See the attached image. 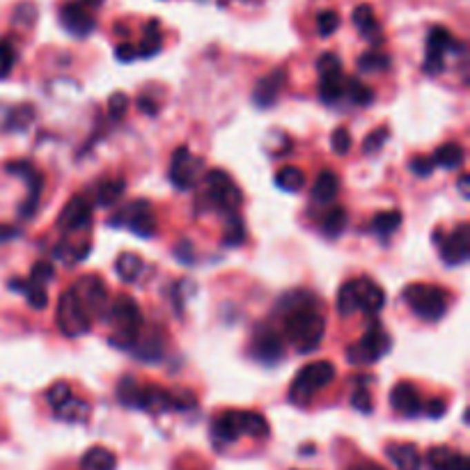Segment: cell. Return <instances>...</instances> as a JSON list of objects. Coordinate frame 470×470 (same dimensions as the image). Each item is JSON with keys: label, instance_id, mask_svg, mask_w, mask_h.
Instances as JSON below:
<instances>
[{"label": "cell", "instance_id": "cb8c5ba5", "mask_svg": "<svg viewBox=\"0 0 470 470\" xmlns=\"http://www.w3.org/2000/svg\"><path fill=\"white\" fill-rule=\"evenodd\" d=\"M81 468L83 470H115L117 468V457L106 447H90L88 452L81 457Z\"/></svg>", "mask_w": 470, "mask_h": 470}, {"label": "cell", "instance_id": "6da1fadb", "mask_svg": "<svg viewBox=\"0 0 470 470\" xmlns=\"http://www.w3.org/2000/svg\"><path fill=\"white\" fill-rule=\"evenodd\" d=\"M298 303H291L284 315V335L296 346L298 353L317 351L326 333V317L319 310L317 298L296 294Z\"/></svg>", "mask_w": 470, "mask_h": 470}, {"label": "cell", "instance_id": "603a6c76", "mask_svg": "<svg viewBox=\"0 0 470 470\" xmlns=\"http://www.w3.org/2000/svg\"><path fill=\"white\" fill-rule=\"evenodd\" d=\"M353 23L358 28V32L365 37L367 41H372V44H381L383 41V35H381V28L376 23L374 19V12L369 5H358L353 10Z\"/></svg>", "mask_w": 470, "mask_h": 470}, {"label": "cell", "instance_id": "681fc988", "mask_svg": "<svg viewBox=\"0 0 470 470\" xmlns=\"http://www.w3.org/2000/svg\"><path fill=\"white\" fill-rule=\"evenodd\" d=\"M244 239H246L244 225H241V220L237 218V213H232V225L227 227L225 232V246H239L244 244Z\"/></svg>", "mask_w": 470, "mask_h": 470}, {"label": "cell", "instance_id": "9f6ffc18", "mask_svg": "<svg viewBox=\"0 0 470 470\" xmlns=\"http://www.w3.org/2000/svg\"><path fill=\"white\" fill-rule=\"evenodd\" d=\"M349 470H386V468H381L379 464H372V461H360V464H353Z\"/></svg>", "mask_w": 470, "mask_h": 470}, {"label": "cell", "instance_id": "30bf717a", "mask_svg": "<svg viewBox=\"0 0 470 470\" xmlns=\"http://www.w3.org/2000/svg\"><path fill=\"white\" fill-rule=\"evenodd\" d=\"M74 291L81 301L83 310L88 312V317H101L106 301H108V291H106V284L101 277L97 275H85L74 284Z\"/></svg>", "mask_w": 470, "mask_h": 470}, {"label": "cell", "instance_id": "680465c9", "mask_svg": "<svg viewBox=\"0 0 470 470\" xmlns=\"http://www.w3.org/2000/svg\"><path fill=\"white\" fill-rule=\"evenodd\" d=\"M468 184H470V177H468V175H461V177H459V190H461V195H464V197H470Z\"/></svg>", "mask_w": 470, "mask_h": 470}, {"label": "cell", "instance_id": "ffe728a7", "mask_svg": "<svg viewBox=\"0 0 470 470\" xmlns=\"http://www.w3.org/2000/svg\"><path fill=\"white\" fill-rule=\"evenodd\" d=\"M355 294H358V310L367 312V315H376L383 310L386 303V294L376 282H372L369 277H358L355 280Z\"/></svg>", "mask_w": 470, "mask_h": 470}, {"label": "cell", "instance_id": "7a4b0ae2", "mask_svg": "<svg viewBox=\"0 0 470 470\" xmlns=\"http://www.w3.org/2000/svg\"><path fill=\"white\" fill-rule=\"evenodd\" d=\"M108 322L112 329L110 342L115 346H133L140 337L142 315L138 303L129 294H119L110 305Z\"/></svg>", "mask_w": 470, "mask_h": 470}, {"label": "cell", "instance_id": "74e56055", "mask_svg": "<svg viewBox=\"0 0 470 470\" xmlns=\"http://www.w3.org/2000/svg\"><path fill=\"white\" fill-rule=\"evenodd\" d=\"M344 95V78H322L319 83V97L326 104H335Z\"/></svg>", "mask_w": 470, "mask_h": 470}, {"label": "cell", "instance_id": "ba28073f", "mask_svg": "<svg viewBox=\"0 0 470 470\" xmlns=\"http://www.w3.org/2000/svg\"><path fill=\"white\" fill-rule=\"evenodd\" d=\"M206 195H209L213 206L227 213H237L241 202H244L239 186L230 179L225 170H213V173L206 175Z\"/></svg>", "mask_w": 470, "mask_h": 470}, {"label": "cell", "instance_id": "c3c4849f", "mask_svg": "<svg viewBox=\"0 0 470 470\" xmlns=\"http://www.w3.org/2000/svg\"><path fill=\"white\" fill-rule=\"evenodd\" d=\"M53 275H55L53 266L48 264V262H35L32 271H30V282L41 284V287H44L48 280H53Z\"/></svg>", "mask_w": 470, "mask_h": 470}, {"label": "cell", "instance_id": "4316f807", "mask_svg": "<svg viewBox=\"0 0 470 470\" xmlns=\"http://www.w3.org/2000/svg\"><path fill=\"white\" fill-rule=\"evenodd\" d=\"M10 287H12V289H17V291H23L32 310H44V308H46L48 296H46V291L41 289V284H35V282H30V280H28V282H23V280H12V282H10Z\"/></svg>", "mask_w": 470, "mask_h": 470}, {"label": "cell", "instance_id": "d4e9b609", "mask_svg": "<svg viewBox=\"0 0 470 470\" xmlns=\"http://www.w3.org/2000/svg\"><path fill=\"white\" fill-rule=\"evenodd\" d=\"M464 147L457 145V142H447V145L438 147L436 154L431 156L433 166H440L445 170H454V168H461V163H464Z\"/></svg>", "mask_w": 470, "mask_h": 470}, {"label": "cell", "instance_id": "4dcf8cb0", "mask_svg": "<svg viewBox=\"0 0 470 470\" xmlns=\"http://www.w3.org/2000/svg\"><path fill=\"white\" fill-rule=\"evenodd\" d=\"M55 413H58L62 420H69V422H83V420H88L90 415V406L83 400L69 397L67 402H62L58 409H55Z\"/></svg>", "mask_w": 470, "mask_h": 470}, {"label": "cell", "instance_id": "8fae6325", "mask_svg": "<svg viewBox=\"0 0 470 470\" xmlns=\"http://www.w3.org/2000/svg\"><path fill=\"white\" fill-rule=\"evenodd\" d=\"M454 46H459L457 39H454L445 28L440 26L431 28L429 37H427V60H424L427 74H440V71H443V55Z\"/></svg>", "mask_w": 470, "mask_h": 470}, {"label": "cell", "instance_id": "d6a6232c", "mask_svg": "<svg viewBox=\"0 0 470 470\" xmlns=\"http://www.w3.org/2000/svg\"><path fill=\"white\" fill-rule=\"evenodd\" d=\"M400 225H402V213L400 211H383V213H376L374 216L369 230H372L374 234H381V237H388V234L395 232Z\"/></svg>", "mask_w": 470, "mask_h": 470}, {"label": "cell", "instance_id": "d590c367", "mask_svg": "<svg viewBox=\"0 0 470 470\" xmlns=\"http://www.w3.org/2000/svg\"><path fill=\"white\" fill-rule=\"evenodd\" d=\"M358 69L365 74H376V71H388L390 69V58L381 51H369L365 55H360Z\"/></svg>", "mask_w": 470, "mask_h": 470}, {"label": "cell", "instance_id": "2e32d148", "mask_svg": "<svg viewBox=\"0 0 470 470\" xmlns=\"http://www.w3.org/2000/svg\"><path fill=\"white\" fill-rule=\"evenodd\" d=\"M90 220H92L90 202L85 200L83 195H74L67 202L65 209H62L60 218H58V225H60V230L74 232V230H83V227H88Z\"/></svg>", "mask_w": 470, "mask_h": 470}, {"label": "cell", "instance_id": "3957f363", "mask_svg": "<svg viewBox=\"0 0 470 470\" xmlns=\"http://www.w3.org/2000/svg\"><path fill=\"white\" fill-rule=\"evenodd\" d=\"M213 436L223 443H234L241 436L253 438H266L268 436V422L260 413L251 411H227L216 422H213Z\"/></svg>", "mask_w": 470, "mask_h": 470}, {"label": "cell", "instance_id": "11a10c76", "mask_svg": "<svg viewBox=\"0 0 470 470\" xmlns=\"http://www.w3.org/2000/svg\"><path fill=\"white\" fill-rule=\"evenodd\" d=\"M188 253H190V246L186 244V241H184V244L179 246V253L175 251V255L184 262V264H190V262H193V255H188Z\"/></svg>", "mask_w": 470, "mask_h": 470}, {"label": "cell", "instance_id": "5b68a950", "mask_svg": "<svg viewBox=\"0 0 470 470\" xmlns=\"http://www.w3.org/2000/svg\"><path fill=\"white\" fill-rule=\"evenodd\" d=\"M404 301L420 319H427V322H436L447 310V294L431 284H409L404 289Z\"/></svg>", "mask_w": 470, "mask_h": 470}, {"label": "cell", "instance_id": "f907efd6", "mask_svg": "<svg viewBox=\"0 0 470 470\" xmlns=\"http://www.w3.org/2000/svg\"><path fill=\"white\" fill-rule=\"evenodd\" d=\"M71 397V388H69V383H65V381H60V383H55V386L48 390L46 393V402L53 406V409H58V406L62 404V402H67Z\"/></svg>", "mask_w": 470, "mask_h": 470}, {"label": "cell", "instance_id": "ac0fdd59", "mask_svg": "<svg viewBox=\"0 0 470 470\" xmlns=\"http://www.w3.org/2000/svg\"><path fill=\"white\" fill-rule=\"evenodd\" d=\"M284 344L282 337L277 335L275 331L271 329H262L257 331V335L253 340V355L262 362H275L282 358Z\"/></svg>", "mask_w": 470, "mask_h": 470}, {"label": "cell", "instance_id": "4fadbf2b", "mask_svg": "<svg viewBox=\"0 0 470 470\" xmlns=\"http://www.w3.org/2000/svg\"><path fill=\"white\" fill-rule=\"evenodd\" d=\"M60 23L74 37H88L95 30V17L85 3H69L60 10Z\"/></svg>", "mask_w": 470, "mask_h": 470}, {"label": "cell", "instance_id": "ee69618b", "mask_svg": "<svg viewBox=\"0 0 470 470\" xmlns=\"http://www.w3.org/2000/svg\"><path fill=\"white\" fill-rule=\"evenodd\" d=\"M17 62V51L7 39H0V78H7L12 74V67Z\"/></svg>", "mask_w": 470, "mask_h": 470}, {"label": "cell", "instance_id": "5bb4252c", "mask_svg": "<svg viewBox=\"0 0 470 470\" xmlns=\"http://www.w3.org/2000/svg\"><path fill=\"white\" fill-rule=\"evenodd\" d=\"M200 168V161L193 159L188 147H179L173 154V166H170V179L179 190H186L195 184V173Z\"/></svg>", "mask_w": 470, "mask_h": 470}, {"label": "cell", "instance_id": "484cf974", "mask_svg": "<svg viewBox=\"0 0 470 470\" xmlns=\"http://www.w3.org/2000/svg\"><path fill=\"white\" fill-rule=\"evenodd\" d=\"M337 190H340L337 175L333 173V170H324V173L319 175L315 188H312V195H315L317 202H331L333 197L337 195Z\"/></svg>", "mask_w": 470, "mask_h": 470}, {"label": "cell", "instance_id": "60d3db41", "mask_svg": "<svg viewBox=\"0 0 470 470\" xmlns=\"http://www.w3.org/2000/svg\"><path fill=\"white\" fill-rule=\"evenodd\" d=\"M355 381H358V388H355L353 395H351L353 409H358L362 413H369V411H372V397H369V393H367L369 376H362V379H355Z\"/></svg>", "mask_w": 470, "mask_h": 470}, {"label": "cell", "instance_id": "8d00e7d4", "mask_svg": "<svg viewBox=\"0 0 470 470\" xmlns=\"http://www.w3.org/2000/svg\"><path fill=\"white\" fill-rule=\"evenodd\" d=\"M117 400L124 406H133V409H140V386L135 383L131 376L119 381L117 386Z\"/></svg>", "mask_w": 470, "mask_h": 470}, {"label": "cell", "instance_id": "7402d4cb", "mask_svg": "<svg viewBox=\"0 0 470 470\" xmlns=\"http://www.w3.org/2000/svg\"><path fill=\"white\" fill-rule=\"evenodd\" d=\"M388 459L393 461L397 470H420L422 468V457L413 443H393L388 445Z\"/></svg>", "mask_w": 470, "mask_h": 470}, {"label": "cell", "instance_id": "f1b7e54d", "mask_svg": "<svg viewBox=\"0 0 470 470\" xmlns=\"http://www.w3.org/2000/svg\"><path fill=\"white\" fill-rule=\"evenodd\" d=\"M159 51H161V28H159V21H149L147 28H145V35H142L138 55H140V58H152V55H156Z\"/></svg>", "mask_w": 470, "mask_h": 470}, {"label": "cell", "instance_id": "bcb514c9", "mask_svg": "<svg viewBox=\"0 0 470 470\" xmlns=\"http://www.w3.org/2000/svg\"><path fill=\"white\" fill-rule=\"evenodd\" d=\"M331 147H333V152L340 154V156L349 154V149H351V133H349V129L337 126L331 135Z\"/></svg>", "mask_w": 470, "mask_h": 470}, {"label": "cell", "instance_id": "9a60e30c", "mask_svg": "<svg viewBox=\"0 0 470 470\" xmlns=\"http://www.w3.org/2000/svg\"><path fill=\"white\" fill-rule=\"evenodd\" d=\"M440 257L447 266H459L468 262L470 246H468V225L461 223L445 241H440Z\"/></svg>", "mask_w": 470, "mask_h": 470}, {"label": "cell", "instance_id": "44dd1931", "mask_svg": "<svg viewBox=\"0 0 470 470\" xmlns=\"http://www.w3.org/2000/svg\"><path fill=\"white\" fill-rule=\"evenodd\" d=\"M427 464L431 470H470V461L461 452H454L450 447H431L427 454Z\"/></svg>", "mask_w": 470, "mask_h": 470}, {"label": "cell", "instance_id": "e0dca14e", "mask_svg": "<svg viewBox=\"0 0 470 470\" xmlns=\"http://www.w3.org/2000/svg\"><path fill=\"white\" fill-rule=\"evenodd\" d=\"M284 83H287V74H284L282 69H275V71H271L268 76L260 78L257 85H255V92H253L255 106H260V108H268V106H273L277 95H280L282 88H284Z\"/></svg>", "mask_w": 470, "mask_h": 470}, {"label": "cell", "instance_id": "f35d334b", "mask_svg": "<svg viewBox=\"0 0 470 470\" xmlns=\"http://www.w3.org/2000/svg\"><path fill=\"white\" fill-rule=\"evenodd\" d=\"M35 119V108L32 106H17L12 112H10V119H7V129H12V131H23L28 124H30Z\"/></svg>", "mask_w": 470, "mask_h": 470}, {"label": "cell", "instance_id": "1f68e13d", "mask_svg": "<svg viewBox=\"0 0 470 470\" xmlns=\"http://www.w3.org/2000/svg\"><path fill=\"white\" fill-rule=\"evenodd\" d=\"M337 312L342 317H351L358 312V294H355V280H346L337 294Z\"/></svg>", "mask_w": 470, "mask_h": 470}, {"label": "cell", "instance_id": "836d02e7", "mask_svg": "<svg viewBox=\"0 0 470 470\" xmlns=\"http://www.w3.org/2000/svg\"><path fill=\"white\" fill-rule=\"evenodd\" d=\"M349 223V216H346V209L344 206H333V209L326 213L324 218V232L329 234V237H340L342 232H344V227Z\"/></svg>", "mask_w": 470, "mask_h": 470}, {"label": "cell", "instance_id": "7dc6e473", "mask_svg": "<svg viewBox=\"0 0 470 470\" xmlns=\"http://www.w3.org/2000/svg\"><path fill=\"white\" fill-rule=\"evenodd\" d=\"M126 110H129V97L122 95V92L110 95V99H108V115L112 119H122L126 115Z\"/></svg>", "mask_w": 470, "mask_h": 470}, {"label": "cell", "instance_id": "816d5d0a", "mask_svg": "<svg viewBox=\"0 0 470 470\" xmlns=\"http://www.w3.org/2000/svg\"><path fill=\"white\" fill-rule=\"evenodd\" d=\"M433 161L431 159H424V156H415V159L411 161V170L415 173L418 177H427L433 173Z\"/></svg>", "mask_w": 470, "mask_h": 470}, {"label": "cell", "instance_id": "f5cc1de1", "mask_svg": "<svg viewBox=\"0 0 470 470\" xmlns=\"http://www.w3.org/2000/svg\"><path fill=\"white\" fill-rule=\"evenodd\" d=\"M115 55H117L119 62H131V60L138 58V51H135L131 44H122V46H117Z\"/></svg>", "mask_w": 470, "mask_h": 470}, {"label": "cell", "instance_id": "277c9868", "mask_svg": "<svg viewBox=\"0 0 470 470\" xmlns=\"http://www.w3.org/2000/svg\"><path fill=\"white\" fill-rule=\"evenodd\" d=\"M333 379H335V367H333V362H329V360L310 362V365H305L301 372L296 374L294 383H291L289 402L296 406L310 404L312 395H315L317 390L329 386Z\"/></svg>", "mask_w": 470, "mask_h": 470}, {"label": "cell", "instance_id": "9c48e42d", "mask_svg": "<svg viewBox=\"0 0 470 470\" xmlns=\"http://www.w3.org/2000/svg\"><path fill=\"white\" fill-rule=\"evenodd\" d=\"M110 223L112 225L124 223L135 237H142V239H149L156 232V218H154L152 206H149V202H142V200H135L129 206H124V209L117 213V218H112Z\"/></svg>", "mask_w": 470, "mask_h": 470}, {"label": "cell", "instance_id": "91938a15", "mask_svg": "<svg viewBox=\"0 0 470 470\" xmlns=\"http://www.w3.org/2000/svg\"><path fill=\"white\" fill-rule=\"evenodd\" d=\"M17 230H12V227H0V239H12V237H17Z\"/></svg>", "mask_w": 470, "mask_h": 470}, {"label": "cell", "instance_id": "ab89813d", "mask_svg": "<svg viewBox=\"0 0 470 470\" xmlns=\"http://www.w3.org/2000/svg\"><path fill=\"white\" fill-rule=\"evenodd\" d=\"M317 71L319 78H340L342 76V60L335 53H324L317 60Z\"/></svg>", "mask_w": 470, "mask_h": 470}, {"label": "cell", "instance_id": "f546056e", "mask_svg": "<svg viewBox=\"0 0 470 470\" xmlns=\"http://www.w3.org/2000/svg\"><path fill=\"white\" fill-rule=\"evenodd\" d=\"M275 184L282 190H287V193H298V190L305 186V175H303L301 168L287 166L275 175Z\"/></svg>", "mask_w": 470, "mask_h": 470}, {"label": "cell", "instance_id": "8992f818", "mask_svg": "<svg viewBox=\"0 0 470 470\" xmlns=\"http://www.w3.org/2000/svg\"><path fill=\"white\" fill-rule=\"evenodd\" d=\"M393 346V340L381 326H372L365 335L360 337V342H355L353 346H349L346 358L351 365H372V362L381 360L383 355L390 351Z\"/></svg>", "mask_w": 470, "mask_h": 470}, {"label": "cell", "instance_id": "f6af8a7d", "mask_svg": "<svg viewBox=\"0 0 470 470\" xmlns=\"http://www.w3.org/2000/svg\"><path fill=\"white\" fill-rule=\"evenodd\" d=\"M340 28V17H337V12H333V10H326L322 12L317 17V30L322 37H331L333 32H335Z\"/></svg>", "mask_w": 470, "mask_h": 470}, {"label": "cell", "instance_id": "52a82bcc", "mask_svg": "<svg viewBox=\"0 0 470 470\" xmlns=\"http://www.w3.org/2000/svg\"><path fill=\"white\" fill-rule=\"evenodd\" d=\"M90 322L92 319L88 317V312L83 310L81 301H78L74 287L67 289L65 294L60 296L58 303V326L60 331L65 333L67 337H78L85 335L90 331Z\"/></svg>", "mask_w": 470, "mask_h": 470}, {"label": "cell", "instance_id": "db71d44e", "mask_svg": "<svg viewBox=\"0 0 470 470\" xmlns=\"http://www.w3.org/2000/svg\"><path fill=\"white\" fill-rule=\"evenodd\" d=\"M445 402L443 400H431L429 404H427V415L429 418H443V413H445Z\"/></svg>", "mask_w": 470, "mask_h": 470}, {"label": "cell", "instance_id": "d6986e66", "mask_svg": "<svg viewBox=\"0 0 470 470\" xmlns=\"http://www.w3.org/2000/svg\"><path fill=\"white\" fill-rule=\"evenodd\" d=\"M390 404H393L395 411H400L402 415H418L422 411V402H420V393L415 390L413 383H397V386L390 390Z\"/></svg>", "mask_w": 470, "mask_h": 470}, {"label": "cell", "instance_id": "7c38bea8", "mask_svg": "<svg viewBox=\"0 0 470 470\" xmlns=\"http://www.w3.org/2000/svg\"><path fill=\"white\" fill-rule=\"evenodd\" d=\"M7 173L23 177V179L28 182V188H30V193H28V202L21 206V216H23V218L35 216V211H37V204H39L41 186H44V179H41V175L37 173V170H35V166H32L30 161L10 163V166H7Z\"/></svg>", "mask_w": 470, "mask_h": 470}, {"label": "cell", "instance_id": "b9f144b4", "mask_svg": "<svg viewBox=\"0 0 470 470\" xmlns=\"http://www.w3.org/2000/svg\"><path fill=\"white\" fill-rule=\"evenodd\" d=\"M346 83H349V88H344V90H349V97H351V101H353L355 106H367V104H372V99H374L372 90L365 88V85H362L360 81H355V78H349Z\"/></svg>", "mask_w": 470, "mask_h": 470}, {"label": "cell", "instance_id": "e575fe53", "mask_svg": "<svg viewBox=\"0 0 470 470\" xmlns=\"http://www.w3.org/2000/svg\"><path fill=\"white\" fill-rule=\"evenodd\" d=\"M124 190H126L124 179L104 182V186L99 188V193H97V202L101 204V206H110V204H115L119 197L124 195Z\"/></svg>", "mask_w": 470, "mask_h": 470}, {"label": "cell", "instance_id": "6f0895ef", "mask_svg": "<svg viewBox=\"0 0 470 470\" xmlns=\"http://www.w3.org/2000/svg\"><path fill=\"white\" fill-rule=\"evenodd\" d=\"M138 108L145 110L147 115H154L156 112V106H154V101H149V99H138Z\"/></svg>", "mask_w": 470, "mask_h": 470}, {"label": "cell", "instance_id": "94428289", "mask_svg": "<svg viewBox=\"0 0 470 470\" xmlns=\"http://www.w3.org/2000/svg\"><path fill=\"white\" fill-rule=\"evenodd\" d=\"M85 5H90V7H97V5H101L104 0H83Z\"/></svg>", "mask_w": 470, "mask_h": 470}, {"label": "cell", "instance_id": "7bdbcfd3", "mask_svg": "<svg viewBox=\"0 0 470 470\" xmlns=\"http://www.w3.org/2000/svg\"><path fill=\"white\" fill-rule=\"evenodd\" d=\"M390 138V129L388 126H381V129H374L372 133L367 135L365 140H362V152L365 154H374L379 152V149L386 145V140Z\"/></svg>", "mask_w": 470, "mask_h": 470}, {"label": "cell", "instance_id": "83f0119b", "mask_svg": "<svg viewBox=\"0 0 470 470\" xmlns=\"http://www.w3.org/2000/svg\"><path fill=\"white\" fill-rule=\"evenodd\" d=\"M115 271L119 275V280L124 282H133L140 277V271H142V260L138 257L135 253H122L115 262Z\"/></svg>", "mask_w": 470, "mask_h": 470}]
</instances>
